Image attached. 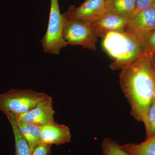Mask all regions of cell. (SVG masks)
I'll return each instance as SVG.
<instances>
[{
  "mask_svg": "<svg viewBox=\"0 0 155 155\" xmlns=\"http://www.w3.org/2000/svg\"><path fill=\"white\" fill-rule=\"evenodd\" d=\"M143 123L146 132V139L155 135V101L153 99L150 105Z\"/></svg>",
  "mask_w": 155,
  "mask_h": 155,
  "instance_id": "cell-16",
  "label": "cell"
},
{
  "mask_svg": "<svg viewBox=\"0 0 155 155\" xmlns=\"http://www.w3.org/2000/svg\"><path fill=\"white\" fill-rule=\"evenodd\" d=\"M133 35L140 42L145 52L152 54L155 53V29L143 33Z\"/></svg>",
  "mask_w": 155,
  "mask_h": 155,
  "instance_id": "cell-14",
  "label": "cell"
},
{
  "mask_svg": "<svg viewBox=\"0 0 155 155\" xmlns=\"http://www.w3.org/2000/svg\"><path fill=\"white\" fill-rule=\"evenodd\" d=\"M70 129L67 125L55 122L42 128L40 143L51 146L64 144L71 141Z\"/></svg>",
  "mask_w": 155,
  "mask_h": 155,
  "instance_id": "cell-9",
  "label": "cell"
},
{
  "mask_svg": "<svg viewBox=\"0 0 155 155\" xmlns=\"http://www.w3.org/2000/svg\"><path fill=\"white\" fill-rule=\"evenodd\" d=\"M26 127L29 137L28 144L30 147L31 152L32 153L35 148L39 144L41 133L43 126L41 125L30 124L23 122Z\"/></svg>",
  "mask_w": 155,
  "mask_h": 155,
  "instance_id": "cell-15",
  "label": "cell"
},
{
  "mask_svg": "<svg viewBox=\"0 0 155 155\" xmlns=\"http://www.w3.org/2000/svg\"><path fill=\"white\" fill-rule=\"evenodd\" d=\"M127 23V19L106 12L91 25L97 38H104L109 32H126Z\"/></svg>",
  "mask_w": 155,
  "mask_h": 155,
  "instance_id": "cell-8",
  "label": "cell"
},
{
  "mask_svg": "<svg viewBox=\"0 0 155 155\" xmlns=\"http://www.w3.org/2000/svg\"><path fill=\"white\" fill-rule=\"evenodd\" d=\"M153 7V8H155V3Z\"/></svg>",
  "mask_w": 155,
  "mask_h": 155,
  "instance_id": "cell-22",
  "label": "cell"
},
{
  "mask_svg": "<svg viewBox=\"0 0 155 155\" xmlns=\"http://www.w3.org/2000/svg\"><path fill=\"white\" fill-rule=\"evenodd\" d=\"M50 96L30 89H12L0 94V111L5 115L17 116L28 112Z\"/></svg>",
  "mask_w": 155,
  "mask_h": 155,
  "instance_id": "cell-3",
  "label": "cell"
},
{
  "mask_svg": "<svg viewBox=\"0 0 155 155\" xmlns=\"http://www.w3.org/2000/svg\"><path fill=\"white\" fill-rule=\"evenodd\" d=\"M153 99L155 101V73L154 75V91H153Z\"/></svg>",
  "mask_w": 155,
  "mask_h": 155,
  "instance_id": "cell-21",
  "label": "cell"
},
{
  "mask_svg": "<svg viewBox=\"0 0 155 155\" xmlns=\"http://www.w3.org/2000/svg\"><path fill=\"white\" fill-rule=\"evenodd\" d=\"M64 19L63 36L67 44L95 51L98 38L91 23Z\"/></svg>",
  "mask_w": 155,
  "mask_h": 155,
  "instance_id": "cell-5",
  "label": "cell"
},
{
  "mask_svg": "<svg viewBox=\"0 0 155 155\" xmlns=\"http://www.w3.org/2000/svg\"><path fill=\"white\" fill-rule=\"evenodd\" d=\"M105 0H85L79 7L69 6L63 14L66 19L92 23L105 14Z\"/></svg>",
  "mask_w": 155,
  "mask_h": 155,
  "instance_id": "cell-6",
  "label": "cell"
},
{
  "mask_svg": "<svg viewBox=\"0 0 155 155\" xmlns=\"http://www.w3.org/2000/svg\"><path fill=\"white\" fill-rule=\"evenodd\" d=\"M155 29V8L153 7L136 12L128 20L126 32L143 33Z\"/></svg>",
  "mask_w": 155,
  "mask_h": 155,
  "instance_id": "cell-10",
  "label": "cell"
},
{
  "mask_svg": "<svg viewBox=\"0 0 155 155\" xmlns=\"http://www.w3.org/2000/svg\"><path fill=\"white\" fill-rule=\"evenodd\" d=\"M120 147L130 155H155V135L139 144L129 143Z\"/></svg>",
  "mask_w": 155,
  "mask_h": 155,
  "instance_id": "cell-12",
  "label": "cell"
},
{
  "mask_svg": "<svg viewBox=\"0 0 155 155\" xmlns=\"http://www.w3.org/2000/svg\"><path fill=\"white\" fill-rule=\"evenodd\" d=\"M103 46L114 58L110 65L113 70L122 69L145 52L138 39L128 32H109L104 38Z\"/></svg>",
  "mask_w": 155,
  "mask_h": 155,
  "instance_id": "cell-2",
  "label": "cell"
},
{
  "mask_svg": "<svg viewBox=\"0 0 155 155\" xmlns=\"http://www.w3.org/2000/svg\"><path fill=\"white\" fill-rule=\"evenodd\" d=\"M12 127L15 139L16 155H31L28 142L22 135L13 116L6 115Z\"/></svg>",
  "mask_w": 155,
  "mask_h": 155,
  "instance_id": "cell-13",
  "label": "cell"
},
{
  "mask_svg": "<svg viewBox=\"0 0 155 155\" xmlns=\"http://www.w3.org/2000/svg\"><path fill=\"white\" fill-rule=\"evenodd\" d=\"M64 21L60 12L58 0H51L49 19L47 30L41 42L45 52L58 55L68 44L64 38Z\"/></svg>",
  "mask_w": 155,
  "mask_h": 155,
  "instance_id": "cell-4",
  "label": "cell"
},
{
  "mask_svg": "<svg viewBox=\"0 0 155 155\" xmlns=\"http://www.w3.org/2000/svg\"><path fill=\"white\" fill-rule=\"evenodd\" d=\"M51 146L39 143L34 149L31 155H50Z\"/></svg>",
  "mask_w": 155,
  "mask_h": 155,
  "instance_id": "cell-19",
  "label": "cell"
},
{
  "mask_svg": "<svg viewBox=\"0 0 155 155\" xmlns=\"http://www.w3.org/2000/svg\"><path fill=\"white\" fill-rule=\"evenodd\" d=\"M102 150L105 155H130L122 149L116 142L108 137L103 140Z\"/></svg>",
  "mask_w": 155,
  "mask_h": 155,
  "instance_id": "cell-17",
  "label": "cell"
},
{
  "mask_svg": "<svg viewBox=\"0 0 155 155\" xmlns=\"http://www.w3.org/2000/svg\"><path fill=\"white\" fill-rule=\"evenodd\" d=\"M155 0H136V12L143 11L153 7Z\"/></svg>",
  "mask_w": 155,
  "mask_h": 155,
  "instance_id": "cell-18",
  "label": "cell"
},
{
  "mask_svg": "<svg viewBox=\"0 0 155 155\" xmlns=\"http://www.w3.org/2000/svg\"><path fill=\"white\" fill-rule=\"evenodd\" d=\"M152 63L155 69V53L152 54Z\"/></svg>",
  "mask_w": 155,
  "mask_h": 155,
  "instance_id": "cell-20",
  "label": "cell"
},
{
  "mask_svg": "<svg viewBox=\"0 0 155 155\" xmlns=\"http://www.w3.org/2000/svg\"><path fill=\"white\" fill-rule=\"evenodd\" d=\"M106 13L129 20L136 11V0H105Z\"/></svg>",
  "mask_w": 155,
  "mask_h": 155,
  "instance_id": "cell-11",
  "label": "cell"
},
{
  "mask_svg": "<svg viewBox=\"0 0 155 155\" xmlns=\"http://www.w3.org/2000/svg\"><path fill=\"white\" fill-rule=\"evenodd\" d=\"M55 114L52 98L49 96L28 112L19 116H13L15 119L26 123L43 126L56 122L54 116Z\"/></svg>",
  "mask_w": 155,
  "mask_h": 155,
  "instance_id": "cell-7",
  "label": "cell"
},
{
  "mask_svg": "<svg viewBox=\"0 0 155 155\" xmlns=\"http://www.w3.org/2000/svg\"><path fill=\"white\" fill-rule=\"evenodd\" d=\"M155 69L152 54L144 52L122 67L120 86L131 108L130 114L139 122H144L153 96Z\"/></svg>",
  "mask_w": 155,
  "mask_h": 155,
  "instance_id": "cell-1",
  "label": "cell"
}]
</instances>
